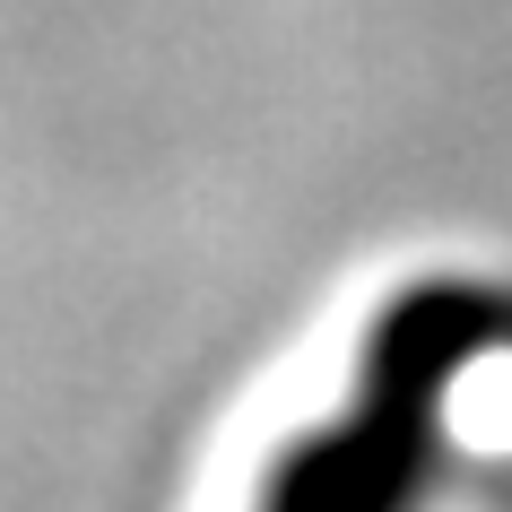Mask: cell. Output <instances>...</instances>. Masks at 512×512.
Here are the masks:
<instances>
[{
    "label": "cell",
    "mask_w": 512,
    "mask_h": 512,
    "mask_svg": "<svg viewBox=\"0 0 512 512\" xmlns=\"http://www.w3.org/2000/svg\"><path fill=\"white\" fill-rule=\"evenodd\" d=\"M512 339L495 287L426 278L382 304L348 374V400L304 417L270 452L252 512H417L452 452V391Z\"/></svg>",
    "instance_id": "1"
}]
</instances>
